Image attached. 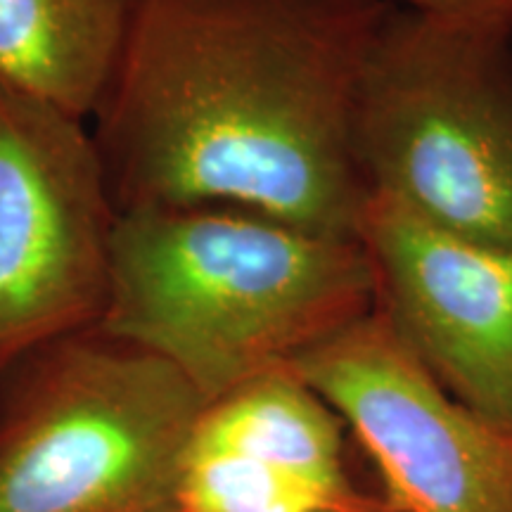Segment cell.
<instances>
[{"mask_svg": "<svg viewBox=\"0 0 512 512\" xmlns=\"http://www.w3.org/2000/svg\"><path fill=\"white\" fill-rule=\"evenodd\" d=\"M140 0H0V76L91 119Z\"/></svg>", "mask_w": 512, "mask_h": 512, "instance_id": "obj_8", "label": "cell"}, {"mask_svg": "<svg viewBox=\"0 0 512 512\" xmlns=\"http://www.w3.org/2000/svg\"><path fill=\"white\" fill-rule=\"evenodd\" d=\"M202 394L100 325L0 375V512H178Z\"/></svg>", "mask_w": 512, "mask_h": 512, "instance_id": "obj_4", "label": "cell"}, {"mask_svg": "<svg viewBox=\"0 0 512 512\" xmlns=\"http://www.w3.org/2000/svg\"><path fill=\"white\" fill-rule=\"evenodd\" d=\"M356 238L375 309L460 403L512 432V252L427 226L368 197Z\"/></svg>", "mask_w": 512, "mask_h": 512, "instance_id": "obj_7", "label": "cell"}, {"mask_svg": "<svg viewBox=\"0 0 512 512\" xmlns=\"http://www.w3.org/2000/svg\"><path fill=\"white\" fill-rule=\"evenodd\" d=\"M354 155L368 197L512 252V24L392 3L358 86Z\"/></svg>", "mask_w": 512, "mask_h": 512, "instance_id": "obj_3", "label": "cell"}, {"mask_svg": "<svg viewBox=\"0 0 512 512\" xmlns=\"http://www.w3.org/2000/svg\"><path fill=\"white\" fill-rule=\"evenodd\" d=\"M351 434L335 408L292 370H280L204 403L185 456H233L356 482Z\"/></svg>", "mask_w": 512, "mask_h": 512, "instance_id": "obj_9", "label": "cell"}, {"mask_svg": "<svg viewBox=\"0 0 512 512\" xmlns=\"http://www.w3.org/2000/svg\"><path fill=\"white\" fill-rule=\"evenodd\" d=\"M375 311L358 238L230 204L117 216L100 328L162 356L204 401L280 370Z\"/></svg>", "mask_w": 512, "mask_h": 512, "instance_id": "obj_2", "label": "cell"}, {"mask_svg": "<svg viewBox=\"0 0 512 512\" xmlns=\"http://www.w3.org/2000/svg\"><path fill=\"white\" fill-rule=\"evenodd\" d=\"M389 8L140 0L88 119L117 214L230 204L356 238V98Z\"/></svg>", "mask_w": 512, "mask_h": 512, "instance_id": "obj_1", "label": "cell"}, {"mask_svg": "<svg viewBox=\"0 0 512 512\" xmlns=\"http://www.w3.org/2000/svg\"><path fill=\"white\" fill-rule=\"evenodd\" d=\"M178 512H396L380 491L233 456H185Z\"/></svg>", "mask_w": 512, "mask_h": 512, "instance_id": "obj_10", "label": "cell"}, {"mask_svg": "<svg viewBox=\"0 0 512 512\" xmlns=\"http://www.w3.org/2000/svg\"><path fill=\"white\" fill-rule=\"evenodd\" d=\"M117 216L91 124L0 76V375L100 325Z\"/></svg>", "mask_w": 512, "mask_h": 512, "instance_id": "obj_5", "label": "cell"}, {"mask_svg": "<svg viewBox=\"0 0 512 512\" xmlns=\"http://www.w3.org/2000/svg\"><path fill=\"white\" fill-rule=\"evenodd\" d=\"M292 373L344 420L396 512H512V432L448 394L377 309Z\"/></svg>", "mask_w": 512, "mask_h": 512, "instance_id": "obj_6", "label": "cell"}, {"mask_svg": "<svg viewBox=\"0 0 512 512\" xmlns=\"http://www.w3.org/2000/svg\"><path fill=\"white\" fill-rule=\"evenodd\" d=\"M392 3L430 17L512 24V0H392Z\"/></svg>", "mask_w": 512, "mask_h": 512, "instance_id": "obj_11", "label": "cell"}]
</instances>
